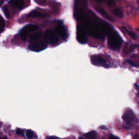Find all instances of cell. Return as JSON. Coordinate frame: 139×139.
Wrapping results in <instances>:
<instances>
[{"mask_svg":"<svg viewBox=\"0 0 139 139\" xmlns=\"http://www.w3.org/2000/svg\"><path fill=\"white\" fill-rule=\"evenodd\" d=\"M78 19L84 25L85 29H86L91 37L96 39H102L104 37L100 24L98 25L93 21L84 13L81 11L78 15Z\"/></svg>","mask_w":139,"mask_h":139,"instance_id":"cell-1","label":"cell"},{"mask_svg":"<svg viewBox=\"0 0 139 139\" xmlns=\"http://www.w3.org/2000/svg\"><path fill=\"white\" fill-rule=\"evenodd\" d=\"M122 119L127 129H131L138 123L137 117L131 109H127L124 113Z\"/></svg>","mask_w":139,"mask_h":139,"instance_id":"cell-2","label":"cell"},{"mask_svg":"<svg viewBox=\"0 0 139 139\" xmlns=\"http://www.w3.org/2000/svg\"><path fill=\"white\" fill-rule=\"evenodd\" d=\"M122 44V39L117 32L112 31L109 34L108 44L110 48L114 50L120 48Z\"/></svg>","mask_w":139,"mask_h":139,"instance_id":"cell-3","label":"cell"},{"mask_svg":"<svg viewBox=\"0 0 139 139\" xmlns=\"http://www.w3.org/2000/svg\"><path fill=\"white\" fill-rule=\"evenodd\" d=\"M44 38L46 43H48L51 45H55L58 43L59 41L58 35L54 29H49L46 30L44 34Z\"/></svg>","mask_w":139,"mask_h":139,"instance_id":"cell-4","label":"cell"},{"mask_svg":"<svg viewBox=\"0 0 139 139\" xmlns=\"http://www.w3.org/2000/svg\"><path fill=\"white\" fill-rule=\"evenodd\" d=\"M47 47V44L46 41H33L28 45V48L31 51L39 52L45 49Z\"/></svg>","mask_w":139,"mask_h":139,"instance_id":"cell-5","label":"cell"},{"mask_svg":"<svg viewBox=\"0 0 139 139\" xmlns=\"http://www.w3.org/2000/svg\"><path fill=\"white\" fill-rule=\"evenodd\" d=\"M39 27L37 25L28 24L23 27L20 32V36L23 41L26 40L27 35L29 32H33L39 29Z\"/></svg>","mask_w":139,"mask_h":139,"instance_id":"cell-6","label":"cell"},{"mask_svg":"<svg viewBox=\"0 0 139 139\" xmlns=\"http://www.w3.org/2000/svg\"><path fill=\"white\" fill-rule=\"evenodd\" d=\"M77 39L80 44H85L87 43V37L86 32H85L84 27L81 25H78L77 26Z\"/></svg>","mask_w":139,"mask_h":139,"instance_id":"cell-7","label":"cell"},{"mask_svg":"<svg viewBox=\"0 0 139 139\" xmlns=\"http://www.w3.org/2000/svg\"><path fill=\"white\" fill-rule=\"evenodd\" d=\"M91 61L93 64L97 66H102L106 67L107 63L105 59L101 56L99 55H93L91 58Z\"/></svg>","mask_w":139,"mask_h":139,"instance_id":"cell-8","label":"cell"},{"mask_svg":"<svg viewBox=\"0 0 139 139\" xmlns=\"http://www.w3.org/2000/svg\"><path fill=\"white\" fill-rule=\"evenodd\" d=\"M56 33H57L58 35L63 38L64 39H65L67 38V32L66 30V28L63 25H59L57 26L54 29Z\"/></svg>","mask_w":139,"mask_h":139,"instance_id":"cell-9","label":"cell"},{"mask_svg":"<svg viewBox=\"0 0 139 139\" xmlns=\"http://www.w3.org/2000/svg\"><path fill=\"white\" fill-rule=\"evenodd\" d=\"M9 3L20 10L24 6V1L23 0H9Z\"/></svg>","mask_w":139,"mask_h":139,"instance_id":"cell-10","label":"cell"},{"mask_svg":"<svg viewBox=\"0 0 139 139\" xmlns=\"http://www.w3.org/2000/svg\"><path fill=\"white\" fill-rule=\"evenodd\" d=\"M46 15H47L46 14L43 13L37 10H33L29 14V16L32 17H41V18L45 17Z\"/></svg>","mask_w":139,"mask_h":139,"instance_id":"cell-11","label":"cell"},{"mask_svg":"<svg viewBox=\"0 0 139 139\" xmlns=\"http://www.w3.org/2000/svg\"><path fill=\"white\" fill-rule=\"evenodd\" d=\"M84 136L87 139H97V134L96 131H92L85 134Z\"/></svg>","mask_w":139,"mask_h":139,"instance_id":"cell-12","label":"cell"},{"mask_svg":"<svg viewBox=\"0 0 139 139\" xmlns=\"http://www.w3.org/2000/svg\"><path fill=\"white\" fill-rule=\"evenodd\" d=\"M41 33L40 32H38V33H35L33 34H32L30 37V41L33 42V41H37L39 40L41 37Z\"/></svg>","mask_w":139,"mask_h":139,"instance_id":"cell-13","label":"cell"},{"mask_svg":"<svg viewBox=\"0 0 139 139\" xmlns=\"http://www.w3.org/2000/svg\"><path fill=\"white\" fill-rule=\"evenodd\" d=\"M97 11H98V12L101 14L102 15L104 16L105 18L106 19H107L109 20H111V17L109 15V14L107 13H106L105 11L103 10V9H97Z\"/></svg>","mask_w":139,"mask_h":139,"instance_id":"cell-14","label":"cell"},{"mask_svg":"<svg viewBox=\"0 0 139 139\" xmlns=\"http://www.w3.org/2000/svg\"><path fill=\"white\" fill-rule=\"evenodd\" d=\"M113 14L114 15L118 17H122L123 16V14L122 10H121L120 9L117 8L115 9L113 11Z\"/></svg>","mask_w":139,"mask_h":139,"instance_id":"cell-15","label":"cell"},{"mask_svg":"<svg viewBox=\"0 0 139 139\" xmlns=\"http://www.w3.org/2000/svg\"><path fill=\"white\" fill-rule=\"evenodd\" d=\"M5 21L0 16V33L4 31V29L5 27Z\"/></svg>","mask_w":139,"mask_h":139,"instance_id":"cell-16","label":"cell"},{"mask_svg":"<svg viewBox=\"0 0 139 139\" xmlns=\"http://www.w3.org/2000/svg\"><path fill=\"white\" fill-rule=\"evenodd\" d=\"M3 13L5 15V17H7V19H10V15L9 13V10L8 8L7 7V6H5L3 8Z\"/></svg>","mask_w":139,"mask_h":139,"instance_id":"cell-17","label":"cell"},{"mask_svg":"<svg viewBox=\"0 0 139 139\" xmlns=\"http://www.w3.org/2000/svg\"><path fill=\"white\" fill-rule=\"evenodd\" d=\"M125 29L126 30V31L127 32V34H128L129 35V37H131L132 39H134V40H135L136 39H137V35H136V34L135 33H134V32H131V31H128L125 28Z\"/></svg>","mask_w":139,"mask_h":139,"instance_id":"cell-18","label":"cell"},{"mask_svg":"<svg viewBox=\"0 0 139 139\" xmlns=\"http://www.w3.org/2000/svg\"><path fill=\"white\" fill-rule=\"evenodd\" d=\"M34 132L32 130H27L26 132V137L28 139H32L34 137Z\"/></svg>","mask_w":139,"mask_h":139,"instance_id":"cell-19","label":"cell"},{"mask_svg":"<svg viewBox=\"0 0 139 139\" xmlns=\"http://www.w3.org/2000/svg\"><path fill=\"white\" fill-rule=\"evenodd\" d=\"M98 2H105L109 5H111L114 3V0H96Z\"/></svg>","mask_w":139,"mask_h":139,"instance_id":"cell-20","label":"cell"},{"mask_svg":"<svg viewBox=\"0 0 139 139\" xmlns=\"http://www.w3.org/2000/svg\"><path fill=\"white\" fill-rule=\"evenodd\" d=\"M16 133L19 135H23V134H24V132L22 129H20V128H17L16 131Z\"/></svg>","mask_w":139,"mask_h":139,"instance_id":"cell-21","label":"cell"},{"mask_svg":"<svg viewBox=\"0 0 139 139\" xmlns=\"http://www.w3.org/2000/svg\"><path fill=\"white\" fill-rule=\"evenodd\" d=\"M109 139H120L114 135H110V137H109Z\"/></svg>","mask_w":139,"mask_h":139,"instance_id":"cell-22","label":"cell"},{"mask_svg":"<svg viewBox=\"0 0 139 139\" xmlns=\"http://www.w3.org/2000/svg\"><path fill=\"white\" fill-rule=\"evenodd\" d=\"M48 139H60L59 138H58L56 137H50L48 138Z\"/></svg>","mask_w":139,"mask_h":139,"instance_id":"cell-23","label":"cell"},{"mask_svg":"<svg viewBox=\"0 0 139 139\" xmlns=\"http://www.w3.org/2000/svg\"><path fill=\"white\" fill-rule=\"evenodd\" d=\"M128 63L131 64V65H132V66H136V65H135L134 64V63H133V62H132V61H130V60H129V61H128Z\"/></svg>","mask_w":139,"mask_h":139,"instance_id":"cell-24","label":"cell"},{"mask_svg":"<svg viewBox=\"0 0 139 139\" xmlns=\"http://www.w3.org/2000/svg\"><path fill=\"white\" fill-rule=\"evenodd\" d=\"M3 2H4L3 0H0V7H1V5L3 4Z\"/></svg>","mask_w":139,"mask_h":139,"instance_id":"cell-25","label":"cell"},{"mask_svg":"<svg viewBox=\"0 0 139 139\" xmlns=\"http://www.w3.org/2000/svg\"><path fill=\"white\" fill-rule=\"evenodd\" d=\"M78 139H84L83 138H82V137H79Z\"/></svg>","mask_w":139,"mask_h":139,"instance_id":"cell-26","label":"cell"},{"mask_svg":"<svg viewBox=\"0 0 139 139\" xmlns=\"http://www.w3.org/2000/svg\"><path fill=\"white\" fill-rule=\"evenodd\" d=\"M0 139H7L6 138H0Z\"/></svg>","mask_w":139,"mask_h":139,"instance_id":"cell-27","label":"cell"}]
</instances>
